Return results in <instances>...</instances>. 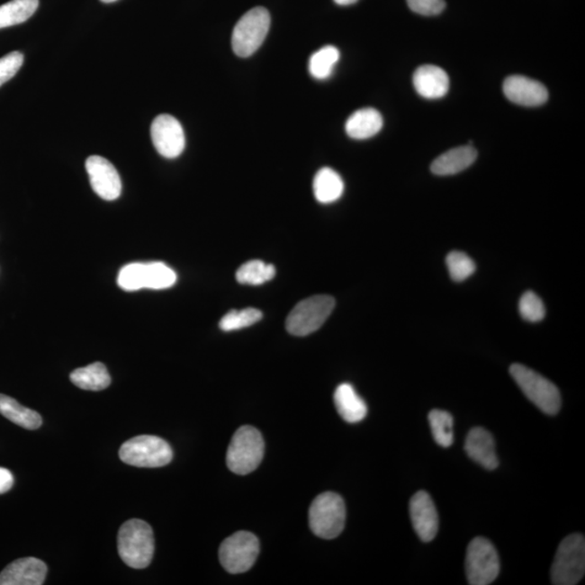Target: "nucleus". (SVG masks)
<instances>
[{
  "label": "nucleus",
  "instance_id": "nucleus-1",
  "mask_svg": "<svg viewBox=\"0 0 585 585\" xmlns=\"http://www.w3.org/2000/svg\"><path fill=\"white\" fill-rule=\"evenodd\" d=\"M117 549L127 566L143 569L150 565L154 554V536L150 525L130 519L121 526Z\"/></svg>",
  "mask_w": 585,
  "mask_h": 585
},
{
  "label": "nucleus",
  "instance_id": "nucleus-2",
  "mask_svg": "<svg viewBox=\"0 0 585 585\" xmlns=\"http://www.w3.org/2000/svg\"><path fill=\"white\" fill-rule=\"evenodd\" d=\"M265 441L259 430L242 427L233 435L227 452V465L234 474L248 475L264 459Z\"/></svg>",
  "mask_w": 585,
  "mask_h": 585
},
{
  "label": "nucleus",
  "instance_id": "nucleus-3",
  "mask_svg": "<svg viewBox=\"0 0 585 585\" xmlns=\"http://www.w3.org/2000/svg\"><path fill=\"white\" fill-rule=\"evenodd\" d=\"M509 374L525 396L542 412L549 414V416H555L560 411L562 407L561 392L552 382L519 364L510 366Z\"/></svg>",
  "mask_w": 585,
  "mask_h": 585
},
{
  "label": "nucleus",
  "instance_id": "nucleus-4",
  "mask_svg": "<svg viewBox=\"0 0 585 585\" xmlns=\"http://www.w3.org/2000/svg\"><path fill=\"white\" fill-rule=\"evenodd\" d=\"M345 523L346 507L339 494L324 492L313 500L310 508V526L319 538H338L344 530Z\"/></svg>",
  "mask_w": 585,
  "mask_h": 585
},
{
  "label": "nucleus",
  "instance_id": "nucleus-5",
  "mask_svg": "<svg viewBox=\"0 0 585 585\" xmlns=\"http://www.w3.org/2000/svg\"><path fill=\"white\" fill-rule=\"evenodd\" d=\"M585 572V540L580 534L566 536L558 546L551 569L552 583L578 584Z\"/></svg>",
  "mask_w": 585,
  "mask_h": 585
},
{
  "label": "nucleus",
  "instance_id": "nucleus-6",
  "mask_svg": "<svg viewBox=\"0 0 585 585\" xmlns=\"http://www.w3.org/2000/svg\"><path fill=\"white\" fill-rule=\"evenodd\" d=\"M177 281V274L164 263H136L120 271L117 284L122 290L134 292L141 289L165 290Z\"/></svg>",
  "mask_w": 585,
  "mask_h": 585
},
{
  "label": "nucleus",
  "instance_id": "nucleus-7",
  "mask_svg": "<svg viewBox=\"0 0 585 585\" xmlns=\"http://www.w3.org/2000/svg\"><path fill=\"white\" fill-rule=\"evenodd\" d=\"M334 307L335 300L328 295H315L300 302L287 316V332L295 337H307L318 331L328 320Z\"/></svg>",
  "mask_w": 585,
  "mask_h": 585
},
{
  "label": "nucleus",
  "instance_id": "nucleus-8",
  "mask_svg": "<svg viewBox=\"0 0 585 585\" xmlns=\"http://www.w3.org/2000/svg\"><path fill=\"white\" fill-rule=\"evenodd\" d=\"M271 17L267 9L249 10L234 26L231 44L234 53L241 58L254 55L268 35Z\"/></svg>",
  "mask_w": 585,
  "mask_h": 585
},
{
  "label": "nucleus",
  "instance_id": "nucleus-9",
  "mask_svg": "<svg viewBox=\"0 0 585 585\" xmlns=\"http://www.w3.org/2000/svg\"><path fill=\"white\" fill-rule=\"evenodd\" d=\"M121 460L136 467H162L173 460V450L157 436L142 435L127 440L120 449Z\"/></svg>",
  "mask_w": 585,
  "mask_h": 585
},
{
  "label": "nucleus",
  "instance_id": "nucleus-10",
  "mask_svg": "<svg viewBox=\"0 0 585 585\" xmlns=\"http://www.w3.org/2000/svg\"><path fill=\"white\" fill-rule=\"evenodd\" d=\"M466 577L471 585H488L500 573V558L496 547L482 536L472 540L466 553Z\"/></svg>",
  "mask_w": 585,
  "mask_h": 585
},
{
  "label": "nucleus",
  "instance_id": "nucleus-11",
  "mask_svg": "<svg viewBox=\"0 0 585 585\" xmlns=\"http://www.w3.org/2000/svg\"><path fill=\"white\" fill-rule=\"evenodd\" d=\"M258 554L257 536L248 531H238L222 542L220 561L228 572L238 574L249 571L256 562Z\"/></svg>",
  "mask_w": 585,
  "mask_h": 585
},
{
  "label": "nucleus",
  "instance_id": "nucleus-12",
  "mask_svg": "<svg viewBox=\"0 0 585 585\" xmlns=\"http://www.w3.org/2000/svg\"><path fill=\"white\" fill-rule=\"evenodd\" d=\"M151 140L158 154L166 158L182 156L185 136L182 124L174 116L162 114L151 125Z\"/></svg>",
  "mask_w": 585,
  "mask_h": 585
},
{
  "label": "nucleus",
  "instance_id": "nucleus-13",
  "mask_svg": "<svg viewBox=\"0 0 585 585\" xmlns=\"http://www.w3.org/2000/svg\"><path fill=\"white\" fill-rule=\"evenodd\" d=\"M86 170L89 182L94 193L101 199L114 201L122 194V182L119 173L108 159L93 156L87 158Z\"/></svg>",
  "mask_w": 585,
  "mask_h": 585
},
{
  "label": "nucleus",
  "instance_id": "nucleus-14",
  "mask_svg": "<svg viewBox=\"0 0 585 585\" xmlns=\"http://www.w3.org/2000/svg\"><path fill=\"white\" fill-rule=\"evenodd\" d=\"M410 516L419 539L428 544L436 538L439 529V518L428 492L418 491L414 494L410 501Z\"/></svg>",
  "mask_w": 585,
  "mask_h": 585
},
{
  "label": "nucleus",
  "instance_id": "nucleus-15",
  "mask_svg": "<svg viewBox=\"0 0 585 585\" xmlns=\"http://www.w3.org/2000/svg\"><path fill=\"white\" fill-rule=\"evenodd\" d=\"M503 92L509 101L524 106H539L549 99V92L544 84L519 76L505 79Z\"/></svg>",
  "mask_w": 585,
  "mask_h": 585
},
{
  "label": "nucleus",
  "instance_id": "nucleus-16",
  "mask_svg": "<svg viewBox=\"0 0 585 585\" xmlns=\"http://www.w3.org/2000/svg\"><path fill=\"white\" fill-rule=\"evenodd\" d=\"M46 576L44 562L35 557L20 558L0 573V585H41Z\"/></svg>",
  "mask_w": 585,
  "mask_h": 585
},
{
  "label": "nucleus",
  "instance_id": "nucleus-17",
  "mask_svg": "<svg viewBox=\"0 0 585 585\" xmlns=\"http://www.w3.org/2000/svg\"><path fill=\"white\" fill-rule=\"evenodd\" d=\"M464 449L472 461L486 470L493 471L499 466L496 444L492 435L487 429L472 428L467 435Z\"/></svg>",
  "mask_w": 585,
  "mask_h": 585
},
{
  "label": "nucleus",
  "instance_id": "nucleus-18",
  "mask_svg": "<svg viewBox=\"0 0 585 585\" xmlns=\"http://www.w3.org/2000/svg\"><path fill=\"white\" fill-rule=\"evenodd\" d=\"M413 85L418 94L425 99H440L449 92L448 74L443 68L432 65L422 66L413 76Z\"/></svg>",
  "mask_w": 585,
  "mask_h": 585
},
{
  "label": "nucleus",
  "instance_id": "nucleus-19",
  "mask_svg": "<svg viewBox=\"0 0 585 585\" xmlns=\"http://www.w3.org/2000/svg\"><path fill=\"white\" fill-rule=\"evenodd\" d=\"M334 403L339 416L350 424L364 421L368 414V407L364 399L348 382H344L337 388L334 393Z\"/></svg>",
  "mask_w": 585,
  "mask_h": 585
},
{
  "label": "nucleus",
  "instance_id": "nucleus-20",
  "mask_svg": "<svg viewBox=\"0 0 585 585\" xmlns=\"http://www.w3.org/2000/svg\"><path fill=\"white\" fill-rule=\"evenodd\" d=\"M382 114L374 108H365L356 111L346 122V132L356 140H369L379 134L382 129Z\"/></svg>",
  "mask_w": 585,
  "mask_h": 585
},
{
  "label": "nucleus",
  "instance_id": "nucleus-21",
  "mask_svg": "<svg viewBox=\"0 0 585 585\" xmlns=\"http://www.w3.org/2000/svg\"><path fill=\"white\" fill-rule=\"evenodd\" d=\"M477 151L471 146L459 147L441 154L430 166L437 176H450L463 172L476 161Z\"/></svg>",
  "mask_w": 585,
  "mask_h": 585
},
{
  "label": "nucleus",
  "instance_id": "nucleus-22",
  "mask_svg": "<svg viewBox=\"0 0 585 585\" xmlns=\"http://www.w3.org/2000/svg\"><path fill=\"white\" fill-rule=\"evenodd\" d=\"M344 182L334 169L324 167L313 179V194L322 204H331L340 199L344 194Z\"/></svg>",
  "mask_w": 585,
  "mask_h": 585
},
{
  "label": "nucleus",
  "instance_id": "nucleus-23",
  "mask_svg": "<svg viewBox=\"0 0 585 585\" xmlns=\"http://www.w3.org/2000/svg\"><path fill=\"white\" fill-rule=\"evenodd\" d=\"M0 414L25 429L34 430L42 424L41 417L34 410L21 406L15 399L3 393H0Z\"/></svg>",
  "mask_w": 585,
  "mask_h": 585
},
{
  "label": "nucleus",
  "instance_id": "nucleus-24",
  "mask_svg": "<svg viewBox=\"0 0 585 585\" xmlns=\"http://www.w3.org/2000/svg\"><path fill=\"white\" fill-rule=\"evenodd\" d=\"M70 379L74 385L84 391L100 392L111 384L109 372L101 363H94L73 371Z\"/></svg>",
  "mask_w": 585,
  "mask_h": 585
},
{
  "label": "nucleus",
  "instance_id": "nucleus-25",
  "mask_svg": "<svg viewBox=\"0 0 585 585\" xmlns=\"http://www.w3.org/2000/svg\"><path fill=\"white\" fill-rule=\"evenodd\" d=\"M39 0H12L0 6V29L24 23L39 8Z\"/></svg>",
  "mask_w": 585,
  "mask_h": 585
},
{
  "label": "nucleus",
  "instance_id": "nucleus-26",
  "mask_svg": "<svg viewBox=\"0 0 585 585\" xmlns=\"http://www.w3.org/2000/svg\"><path fill=\"white\" fill-rule=\"evenodd\" d=\"M340 58L339 50L334 46L322 47L310 57V73L313 78L323 81L332 76Z\"/></svg>",
  "mask_w": 585,
  "mask_h": 585
},
{
  "label": "nucleus",
  "instance_id": "nucleus-27",
  "mask_svg": "<svg viewBox=\"0 0 585 585\" xmlns=\"http://www.w3.org/2000/svg\"><path fill=\"white\" fill-rule=\"evenodd\" d=\"M274 265L266 264L262 260H249L238 269L236 278L238 284L260 285L273 280L275 276Z\"/></svg>",
  "mask_w": 585,
  "mask_h": 585
},
{
  "label": "nucleus",
  "instance_id": "nucleus-28",
  "mask_svg": "<svg viewBox=\"0 0 585 585\" xmlns=\"http://www.w3.org/2000/svg\"><path fill=\"white\" fill-rule=\"evenodd\" d=\"M433 437L443 448H449L454 444V417L444 410H433L428 414Z\"/></svg>",
  "mask_w": 585,
  "mask_h": 585
},
{
  "label": "nucleus",
  "instance_id": "nucleus-29",
  "mask_svg": "<svg viewBox=\"0 0 585 585\" xmlns=\"http://www.w3.org/2000/svg\"><path fill=\"white\" fill-rule=\"evenodd\" d=\"M263 313L255 308H247L240 311L233 310L221 318L220 328L222 331H237L244 328L254 326L262 320Z\"/></svg>",
  "mask_w": 585,
  "mask_h": 585
},
{
  "label": "nucleus",
  "instance_id": "nucleus-30",
  "mask_svg": "<svg viewBox=\"0 0 585 585\" xmlns=\"http://www.w3.org/2000/svg\"><path fill=\"white\" fill-rule=\"evenodd\" d=\"M451 279L463 282L475 273L476 265L470 256L462 252H451L446 259Z\"/></svg>",
  "mask_w": 585,
  "mask_h": 585
},
{
  "label": "nucleus",
  "instance_id": "nucleus-31",
  "mask_svg": "<svg viewBox=\"0 0 585 585\" xmlns=\"http://www.w3.org/2000/svg\"><path fill=\"white\" fill-rule=\"evenodd\" d=\"M520 316L529 322H539L545 317V307L534 292H526L519 301Z\"/></svg>",
  "mask_w": 585,
  "mask_h": 585
},
{
  "label": "nucleus",
  "instance_id": "nucleus-32",
  "mask_svg": "<svg viewBox=\"0 0 585 585\" xmlns=\"http://www.w3.org/2000/svg\"><path fill=\"white\" fill-rule=\"evenodd\" d=\"M23 62L24 57L20 51H13L0 58V87L15 76Z\"/></svg>",
  "mask_w": 585,
  "mask_h": 585
},
{
  "label": "nucleus",
  "instance_id": "nucleus-33",
  "mask_svg": "<svg viewBox=\"0 0 585 585\" xmlns=\"http://www.w3.org/2000/svg\"><path fill=\"white\" fill-rule=\"evenodd\" d=\"M408 6L413 13L427 15H437L446 8L445 0H407Z\"/></svg>",
  "mask_w": 585,
  "mask_h": 585
},
{
  "label": "nucleus",
  "instance_id": "nucleus-34",
  "mask_svg": "<svg viewBox=\"0 0 585 585\" xmlns=\"http://www.w3.org/2000/svg\"><path fill=\"white\" fill-rule=\"evenodd\" d=\"M14 478L7 468L0 467V494L6 493L13 488Z\"/></svg>",
  "mask_w": 585,
  "mask_h": 585
},
{
  "label": "nucleus",
  "instance_id": "nucleus-35",
  "mask_svg": "<svg viewBox=\"0 0 585 585\" xmlns=\"http://www.w3.org/2000/svg\"><path fill=\"white\" fill-rule=\"evenodd\" d=\"M357 2L358 0H334V3L338 4V6H350V4H354Z\"/></svg>",
  "mask_w": 585,
  "mask_h": 585
},
{
  "label": "nucleus",
  "instance_id": "nucleus-36",
  "mask_svg": "<svg viewBox=\"0 0 585 585\" xmlns=\"http://www.w3.org/2000/svg\"><path fill=\"white\" fill-rule=\"evenodd\" d=\"M100 2H103L104 4H112L116 2V0H100Z\"/></svg>",
  "mask_w": 585,
  "mask_h": 585
}]
</instances>
